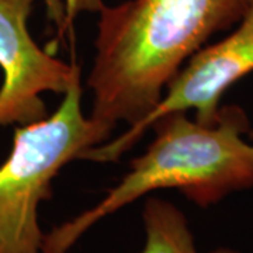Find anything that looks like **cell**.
Masks as SVG:
<instances>
[{
    "instance_id": "5b68a950",
    "label": "cell",
    "mask_w": 253,
    "mask_h": 253,
    "mask_svg": "<svg viewBox=\"0 0 253 253\" xmlns=\"http://www.w3.org/2000/svg\"><path fill=\"white\" fill-rule=\"evenodd\" d=\"M37 0H0V126H26L45 118L42 94L66 93L81 73L44 51L28 30Z\"/></svg>"
},
{
    "instance_id": "ba28073f",
    "label": "cell",
    "mask_w": 253,
    "mask_h": 253,
    "mask_svg": "<svg viewBox=\"0 0 253 253\" xmlns=\"http://www.w3.org/2000/svg\"><path fill=\"white\" fill-rule=\"evenodd\" d=\"M104 7L103 0H66V13H68V23L71 24L76 14L82 11L86 13H100Z\"/></svg>"
},
{
    "instance_id": "52a82bcc",
    "label": "cell",
    "mask_w": 253,
    "mask_h": 253,
    "mask_svg": "<svg viewBox=\"0 0 253 253\" xmlns=\"http://www.w3.org/2000/svg\"><path fill=\"white\" fill-rule=\"evenodd\" d=\"M46 7V17L63 33L65 28L69 26L68 23V13H66V0H44Z\"/></svg>"
},
{
    "instance_id": "277c9868",
    "label": "cell",
    "mask_w": 253,
    "mask_h": 253,
    "mask_svg": "<svg viewBox=\"0 0 253 253\" xmlns=\"http://www.w3.org/2000/svg\"><path fill=\"white\" fill-rule=\"evenodd\" d=\"M251 72H253V7L229 36L190 56L148 116L129 126L117 138H110L103 144L84 149L79 159L116 162L159 118L170 113L193 110L200 124H215L225 91Z\"/></svg>"
},
{
    "instance_id": "6da1fadb",
    "label": "cell",
    "mask_w": 253,
    "mask_h": 253,
    "mask_svg": "<svg viewBox=\"0 0 253 253\" xmlns=\"http://www.w3.org/2000/svg\"><path fill=\"white\" fill-rule=\"evenodd\" d=\"M252 7L253 0H126L100 10L87 78L100 144L118 123L148 116L190 56Z\"/></svg>"
},
{
    "instance_id": "7a4b0ae2",
    "label": "cell",
    "mask_w": 253,
    "mask_h": 253,
    "mask_svg": "<svg viewBox=\"0 0 253 253\" xmlns=\"http://www.w3.org/2000/svg\"><path fill=\"white\" fill-rule=\"evenodd\" d=\"M249 120L238 106L219 110L204 126L186 113L159 118L156 138L131 162L123 180L93 207L44 234L42 253H66L91 226L155 190L177 189L199 207H210L253 187V144L244 139Z\"/></svg>"
},
{
    "instance_id": "3957f363",
    "label": "cell",
    "mask_w": 253,
    "mask_h": 253,
    "mask_svg": "<svg viewBox=\"0 0 253 253\" xmlns=\"http://www.w3.org/2000/svg\"><path fill=\"white\" fill-rule=\"evenodd\" d=\"M81 101L79 73L51 116L14 128L10 154L0 165V253H42L40 204L52 197V181L63 166L100 144Z\"/></svg>"
},
{
    "instance_id": "8992f818",
    "label": "cell",
    "mask_w": 253,
    "mask_h": 253,
    "mask_svg": "<svg viewBox=\"0 0 253 253\" xmlns=\"http://www.w3.org/2000/svg\"><path fill=\"white\" fill-rule=\"evenodd\" d=\"M146 241L141 253H199L187 218L166 200L149 197L144 207ZM210 253H242L231 248H218Z\"/></svg>"
}]
</instances>
